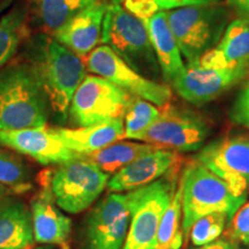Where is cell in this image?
<instances>
[{
  "label": "cell",
  "instance_id": "obj_5",
  "mask_svg": "<svg viewBox=\"0 0 249 249\" xmlns=\"http://www.w3.org/2000/svg\"><path fill=\"white\" fill-rule=\"evenodd\" d=\"M182 185V230H189L198 218L222 213L232 218L246 200L238 197L222 178L204 165L194 160L183 170Z\"/></svg>",
  "mask_w": 249,
  "mask_h": 249
},
{
  "label": "cell",
  "instance_id": "obj_28",
  "mask_svg": "<svg viewBox=\"0 0 249 249\" xmlns=\"http://www.w3.org/2000/svg\"><path fill=\"white\" fill-rule=\"evenodd\" d=\"M231 217L226 213H214L198 218L189 230L192 244L194 246H204L217 240L225 230L226 224Z\"/></svg>",
  "mask_w": 249,
  "mask_h": 249
},
{
  "label": "cell",
  "instance_id": "obj_21",
  "mask_svg": "<svg viewBox=\"0 0 249 249\" xmlns=\"http://www.w3.org/2000/svg\"><path fill=\"white\" fill-rule=\"evenodd\" d=\"M31 213L22 202L4 200L0 204V249L34 247Z\"/></svg>",
  "mask_w": 249,
  "mask_h": 249
},
{
  "label": "cell",
  "instance_id": "obj_14",
  "mask_svg": "<svg viewBox=\"0 0 249 249\" xmlns=\"http://www.w3.org/2000/svg\"><path fill=\"white\" fill-rule=\"evenodd\" d=\"M0 145L26 155L43 165H60L79 156L60 141L53 129L45 127L0 130Z\"/></svg>",
  "mask_w": 249,
  "mask_h": 249
},
{
  "label": "cell",
  "instance_id": "obj_35",
  "mask_svg": "<svg viewBox=\"0 0 249 249\" xmlns=\"http://www.w3.org/2000/svg\"><path fill=\"white\" fill-rule=\"evenodd\" d=\"M8 192L9 191H8L7 187H5L4 185H1V183H0V204L4 202V200L6 198V195H7Z\"/></svg>",
  "mask_w": 249,
  "mask_h": 249
},
{
  "label": "cell",
  "instance_id": "obj_25",
  "mask_svg": "<svg viewBox=\"0 0 249 249\" xmlns=\"http://www.w3.org/2000/svg\"><path fill=\"white\" fill-rule=\"evenodd\" d=\"M27 11L15 7L0 20V68L17 53L24 37L27 36Z\"/></svg>",
  "mask_w": 249,
  "mask_h": 249
},
{
  "label": "cell",
  "instance_id": "obj_32",
  "mask_svg": "<svg viewBox=\"0 0 249 249\" xmlns=\"http://www.w3.org/2000/svg\"><path fill=\"white\" fill-rule=\"evenodd\" d=\"M152 1L161 11H170V9L187 7V6L210 4V2L220 1V0H152Z\"/></svg>",
  "mask_w": 249,
  "mask_h": 249
},
{
  "label": "cell",
  "instance_id": "obj_31",
  "mask_svg": "<svg viewBox=\"0 0 249 249\" xmlns=\"http://www.w3.org/2000/svg\"><path fill=\"white\" fill-rule=\"evenodd\" d=\"M124 5L127 11L141 20L149 18L160 11V8L152 0H127L124 2Z\"/></svg>",
  "mask_w": 249,
  "mask_h": 249
},
{
  "label": "cell",
  "instance_id": "obj_30",
  "mask_svg": "<svg viewBox=\"0 0 249 249\" xmlns=\"http://www.w3.org/2000/svg\"><path fill=\"white\" fill-rule=\"evenodd\" d=\"M230 119L249 129V81L238 93L230 110Z\"/></svg>",
  "mask_w": 249,
  "mask_h": 249
},
{
  "label": "cell",
  "instance_id": "obj_1",
  "mask_svg": "<svg viewBox=\"0 0 249 249\" xmlns=\"http://www.w3.org/2000/svg\"><path fill=\"white\" fill-rule=\"evenodd\" d=\"M27 62L38 77L51 110L66 119L74 93L87 76L86 62L48 35L33 39Z\"/></svg>",
  "mask_w": 249,
  "mask_h": 249
},
{
  "label": "cell",
  "instance_id": "obj_33",
  "mask_svg": "<svg viewBox=\"0 0 249 249\" xmlns=\"http://www.w3.org/2000/svg\"><path fill=\"white\" fill-rule=\"evenodd\" d=\"M227 2L239 18L249 22V0H227Z\"/></svg>",
  "mask_w": 249,
  "mask_h": 249
},
{
  "label": "cell",
  "instance_id": "obj_37",
  "mask_svg": "<svg viewBox=\"0 0 249 249\" xmlns=\"http://www.w3.org/2000/svg\"><path fill=\"white\" fill-rule=\"evenodd\" d=\"M29 249H34V248H29Z\"/></svg>",
  "mask_w": 249,
  "mask_h": 249
},
{
  "label": "cell",
  "instance_id": "obj_36",
  "mask_svg": "<svg viewBox=\"0 0 249 249\" xmlns=\"http://www.w3.org/2000/svg\"><path fill=\"white\" fill-rule=\"evenodd\" d=\"M108 2H116V4H121V2L127 1V0H107Z\"/></svg>",
  "mask_w": 249,
  "mask_h": 249
},
{
  "label": "cell",
  "instance_id": "obj_3",
  "mask_svg": "<svg viewBox=\"0 0 249 249\" xmlns=\"http://www.w3.org/2000/svg\"><path fill=\"white\" fill-rule=\"evenodd\" d=\"M187 66L216 46L229 26V11L219 1L164 11Z\"/></svg>",
  "mask_w": 249,
  "mask_h": 249
},
{
  "label": "cell",
  "instance_id": "obj_17",
  "mask_svg": "<svg viewBox=\"0 0 249 249\" xmlns=\"http://www.w3.org/2000/svg\"><path fill=\"white\" fill-rule=\"evenodd\" d=\"M107 2H96L71 18L52 37L80 58H87L102 42L103 21Z\"/></svg>",
  "mask_w": 249,
  "mask_h": 249
},
{
  "label": "cell",
  "instance_id": "obj_11",
  "mask_svg": "<svg viewBox=\"0 0 249 249\" xmlns=\"http://www.w3.org/2000/svg\"><path fill=\"white\" fill-rule=\"evenodd\" d=\"M196 160L222 178L238 197L249 192V136L214 140L198 151Z\"/></svg>",
  "mask_w": 249,
  "mask_h": 249
},
{
  "label": "cell",
  "instance_id": "obj_15",
  "mask_svg": "<svg viewBox=\"0 0 249 249\" xmlns=\"http://www.w3.org/2000/svg\"><path fill=\"white\" fill-rule=\"evenodd\" d=\"M180 160L179 152L156 149L114 173L108 180L107 188L112 193L135 191L160 179L164 174L176 171L179 167Z\"/></svg>",
  "mask_w": 249,
  "mask_h": 249
},
{
  "label": "cell",
  "instance_id": "obj_9",
  "mask_svg": "<svg viewBox=\"0 0 249 249\" xmlns=\"http://www.w3.org/2000/svg\"><path fill=\"white\" fill-rule=\"evenodd\" d=\"M210 133V127L200 114L173 107H160V117L140 141L176 152L198 150Z\"/></svg>",
  "mask_w": 249,
  "mask_h": 249
},
{
  "label": "cell",
  "instance_id": "obj_27",
  "mask_svg": "<svg viewBox=\"0 0 249 249\" xmlns=\"http://www.w3.org/2000/svg\"><path fill=\"white\" fill-rule=\"evenodd\" d=\"M0 183L15 193L31 188L29 170L21 158L0 148Z\"/></svg>",
  "mask_w": 249,
  "mask_h": 249
},
{
  "label": "cell",
  "instance_id": "obj_8",
  "mask_svg": "<svg viewBox=\"0 0 249 249\" xmlns=\"http://www.w3.org/2000/svg\"><path fill=\"white\" fill-rule=\"evenodd\" d=\"M132 97L104 77L87 75L74 93L68 113L80 127L124 118Z\"/></svg>",
  "mask_w": 249,
  "mask_h": 249
},
{
  "label": "cell",
  "instance_id": "obj_34",
  "mask_svg": "<svg viewBox=\"0 0 249 249\" xmlns=\"http://www.w3.org/2000/svg\"><path fill=\"white\" fill-rule=\"evenodd\" d=\"M238 248V244L229 239H217L210 244H207L204 246H200V247L194 249H236Z\"/></svg>",
  "mask_w": 249,
  "mask_h": 249
},
{
  "label": "cell",
  "instance_id": "obj_26",
  "mask_svg": "<svg viewBox=\"0 0 249 249\" xmlns=\"http://www.w3.org/2000/svg\"><path fill=\"white\" fill-rule=\"evenodd\" d=\"M160 110L152 103L133 96L124 116V138L139 140L160 117Z\"/></svg>",
  "mask_w": 249,
  "mask_h": 249
},
{
  "label": "cell",
  "instance_id": "obj_16",
  "mask_svg": "<svg viewBox=\"0 0 249 249\" xmlns=\"http://www.w3.org/2000/svg\"><path fill=\"white\" fill-rule=\"evenodd\" d=\"M59 209L60 208L55 204L52 195L50 178H46L38 195L31 201L34 238L37 244L54 245L61 249H70L71 219Z\"/></svg>",
  "mask_w": 249,
  "mask_h": 249
},
{
  "label": "cell",
  "instance_id": "obj_2",
  "mask_svg": "<svg viewBox=\"0 0 249 249\" xmlns=\"http://www.w3.org/2000/svg\"><path fill=\"white\" fill-rule=\"evenodd\" d=\"M49 102L28 62L0 68V130L45 127Z\"/></svg>",
  "mask_w": 249,
  "mask_h": 249
},
{
  "label": "cell",
  "instance_id": "obj_4",
  "mask_svg": "<svg viewBox=\"0 0 249 249\" xmlns=\"http://www.w3.org/2000/svg\"><path fill=\"white\" fill-rule=\"evenodd\" d=\"M102 43L141 75L156 81L161 74L144 21L121 4L107 2Z\"/></svg>",
  "mask_w": 249,
  "mask_h": 249
},
{
  "label": "cell",
  "instance_id": "obj_12",
  "mask_svg": "<svg viewBox=\"0 0 249 249\" xmlns=\"http://www.w3.org/2000/svg\"><path fill=\"white\" fill-rule=\"evenodd\" d=\"M130 223L128 194H108L87 219L88 249H123Z\"/></svg>",
  "mask_w": 249,
  "mask_h": 249
},
{
  "label": "cell",
  "instance_id": "obj_24",
  "mask_svg": "<svg viewBox=\"0 0 249 249\" xmlns=\"http://www.w3.org/2000/svg\"><path fill=\"white\" fill-rule=\"evenodd\" d=\"M182 240V185L179 181V187L161 217L155 249H180Z\"/></svg>",
  "mask_w": 249,
  "mask_h": 249
},
{
  "label": "cell",
  "instance_id": "obj_20",
  "mask_svg": "<svg viewBox=\"0 0 249 249\" xmlns=\"http://www.w3.org/2000/svg\"><path fill=\"white\" fill-rule=\"evenodd\" d=\"M68 149L79 155H89L124 138V118L103 121L76 129H53Z\"/></svg>",
  "mask_w": 249,
  "mask_h": 249
},
{
  "label": "cell",
  "instance_id": "obj_6",
  "mask_svg": "<svg viewBox=\"0 0 249 249\" xmlns=\"http://www.w3.org/2000/svg\"><path fill=\"white\" fill-rule=\"evenodd\" d=\"M174 173L127 193L130 223L123 249H155L161 217L176 192Z\"/></svg>",
  "mask_w": 249,
  "mask_h": 249
},
{
  "label": "cell",
  "instance_id": "obj_7",
  "mask_svg": "<svg viewBox=\"0 0 249 249\" xmlns=\"http://www.w3.org/2000/svg\"><path fill=\"white\" fill-rule=\"evenodd\" d=\"M107 182L108 174L85 155L60 164L50 178L55 204L70 213L88 209L107 188Z\"/></svg>",
  "mask_w": 249,
  "mask_h": 249
},
{
  "label": "cell",
  "instance_id": "obj_29",
  "mask_svg": "<svg viewBox=\"0 0 249 249\" xmlns=\"http://www.w3.org/2000/svg\"><path fill=\"white\" fill-rule=\"evenodd\" d=\"M226 239L249 246V202L236 210L229 222Z\"/></svg>",
  "mask_w": 249,
  "mask_h": 249
},
{
  "label": "cell",
  "instance_id": "obj_13",
  "mask_svg": "<svg viewBox=\"0 0 249 249\" xmlns=\"http://www.w3.org/2000/svg\"><path fill=\"white\" fill-rule=\"evenodd\" d=\"M249 66L231 68H203L187 66L186 71L173 82L180 97L195 107L207 104L248 76Z\"/></svg>",
  "mask_w": 249,
  "mask_h": 249
},
{
  "label": "cell",
  "instance_id": "obj_10",
  "mask_svg": "<svg viewBox=\"0 0 249 249\" xmlns=\"http://www.w3.org/2000/svg\"><path fill=\"white\" fill-rule=\"evenodd\" d=\"M87 70L120 87L124 91L158 107L167 105L172 98V91L167 85L141 75L114 53L107 45L97 46L86 58Z\"/></svg>",
  "mask_w": 249,
  "mask_h": 249
},
{
  "label": "cell",
  "instance_id": "obj_18",
  "mask_svg": "<svg viewBox=\"0 0 249 249\" xmlns=\"http://www.w3.org/2000/svg\"><path fill=\"white\" fill-rule=\"evenodd\" d=\"M149 37L152 48L160 64L161 75L165 82L173 85L186 71L181 52L166 20L165 12H157L149 18H145Z\"/></svg>",
  "mask_w": 249,
  "mask_h": 249
},
{
  "label": "cell",
  "instance_id": "obj_22",
  "mask_svg": "<svg viewBox=\"0 0 249 249\" xmlns=\"http://www.w3.org/2000/svg\"><path fill=\"white\" fill-rule=\"evenodd\" d=\"M99 0H30L33 21L45 33L53 34L71 18Z\"/></svg>",
  "mask_w": 249,
  "mask_h": 249
},
{
  "label": "cell",
  "instance_id": "obj_19",
  "mask_svg": "<svg viewBox=\"0 0 249 249\" xmlns=\"http://www.w3.org/2000/svg\"><path fill=\"white\" fill-rule=\"evenodd\" d=\"M203 68L249 66V22L236 18L226 27L219 43L198 62Z\"/></svg>",
  "mask_w": 249,
  "mask_h": 249
},
{
  "label": "cell",
  "instance_id": "obj_23",
  "mask_svg": "<svg viewBox=\"0 0 249 249\" xmlns=\"http://www.w3.org/2000/svg\"><path fill=\"white\" fill-rule=\"evenodd\" d=\"M160 149L148 143L114 142L89 155L88 160L107 174L117 173L141 156Z\"/></svg>",
  "mask_w": 249,
  "mask_h": 249
}]
</instances>
